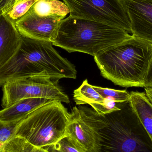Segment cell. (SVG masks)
<instances>
[{
	"instance_id": "cell-13",
	"label": "cell",
	"mask_w": 152,
	"mask_h": 152,
	"mask_svg": "<svg viewBox=\"0 0 152 152\" xmlns=\"http://www.w3.org/2000/svg\"><path fill=\"white\" fill-rule=\"evenodd\" d=\"M130 94V101L137 115L152 141V103L145 92Z\"/></svg>"
},
{
	"instance_id": "cell-7",
	"label": "cell",
	"mask_w": 152,
	"mask_h": 152,
	"mask_svg": "<svg viewBox=\"0 0 152 152\" xmlns=\"http://www.w3.org/2000/svg\"><path fill=\"white\" fill-rule=\"evenodd\" d=\"M50 78L34 76L10 80L2 87V107L7 108L22 99L43 98L69 103L68 96Z\"/></svg>"
},
{
	"instance_id": "cell-1",
	"label": "cell",
	"mask_w": 152,
	"mask_h": 152,
	"mask_svg": "<svg viewBox=\"0 0 152 152\" xmlns=\"http://www.w3.org/2000/svg\"><path fill=\"white\" fill-rule=\"evenodd\" d=\"M119 110L104 115L80 105L78 109L99 133L98 152H152V141L130 101L118 103Z\"/></svg>"
},
{
	"instance_id": "cell-21",
	"label": "cell",
	"mask_w": 152,
	"mask_h": 152,
	"mask_svg": "<svg viewBox=\"0 0 152 152\" xmlns=\"http://www.w3.org/2000/svg\"><path fill=\"white\" fill-rule=\"evenodd\" d=\"M18 0H0V16L7 14Z\"/></svg>"
},
{
	"instance_id": "cell-14",
	"label": "cell",
	"mask_w": 152,
	"mask_h": 152,
	"mask_svg": "<svg viewBox=\"0 0 152 152\" xmlns=\"http://www.w3.org/2000/svg\"><path fill=\"white\" fill-rule=\"evenodd\" d=\"M31 9L38 16L53 17L61 20L70 13L67 5L59 0H39Z\"/></svg>"
},
{
	"instance_id": "cell-6",
	"label": "cell",
	"mask_w": 152,
	"mask_h": 152,
	"mask_svg": "<svg viewBox=\"0 0 152 152\" xmlns=\"http://www.w3.org/2000/svg\"><path fill=\"white\" fill-rule=\"evenodd\" d=\"M69 16L101 22L131 34L130 20L123 0H62Z\"/></svg>"
},
{
	"instance_id": "cell-9",
	"label": "cell",
	"mask_w": 152,
	"mask_h": 152,
	"mask_svg": "<svg viewBox=\"0 0 152 152\" xmlns=\"http://www.w3.org/2000/svg\"><path fill=\"white\" fill-rule=\"evenodd\" d=\"M61 20L52 17H41L30 9L25 15L15 21L22 36L52 42Z\"/></svg>"
},
{
	"instance_id": "cell-25",
	"label": "cell",
	"mask_w": 152,
	"mask_h": 152,
	"mask_svg": "<svg viewBox=\"0 0 152 152\" xmlns=\"http://www.w3.org/2000/svg\"><path fill=\"white\" fill-rule=\"evenodd\" d=\"M151 88H152V87Z\"/></svg>"
},
{
	"instance_id": "cell-12",
	"label": "cell",
	"mask_w": 152,
	"mask_h": 152,
	"mask_svg": "<svg viewBox=\"0 0 152 152\" xmlns=\"http://www.w3.org/2000/svg\"><path fill=\"white\" fill-rule=\"evenodd\" d=\"M53 102L56 101L47 98L22 99L0 110V121L9 123L22 120L37 109Z\"/></svg>"
},
{
	"instance_id": "cell-15",
	"label": "cell",
	"mask_w": 152,
	"mask_h": 152,
	"mask_svg": "<svg viewBox=\"0 0 152 152\" xmlns=\"http://www.w3.org/2000/svg\"><path fill=\"white\" fill-rule=\"evenodd\" d=\"M74 99L76 104H88L99 102L103 101V97L88 84L87 79L85 80L81 86L74 92Z\"/></svg>"
},
{
	"instance_id": "cell-4",
	"label": "cell",
	"mask_w": 152,
	"mask_h": 152,
	"mask_svg": "<svg viewBox=\"0 0 152 152\" xmlns=\"http://www.w3.org/2000/svg\"><path fill=\"white\" fill-rule=\"evenodd\" d=\"M131 36L114 26L69 16L60 22L52 44L69 53H83L94 57Z\"/></svg>"
},
{
	"instance_id": "cell-23",
	"label": "cell",
	"mask_w": 152,
	"mask_h": 152,
	"mask_svg": "<svg viewBox=\"0 0 152 152\" xmlns=\"http://www.w3.org/2000/svg\"><path fill=\"white\" fill-rule=\"evenodd\" d=\"M145 94L152 103V88L150 87L144 88Z\"/></svg>"
},
{
	"instance_id": "cell-24",
	"label": "cell",
	"mask_w": 152,
	"mask_h": 152,
	"mask_svg": "<svg viewBox=\"0 0 152 152\" xmlns=\"http://www.w3.org/2000/svg\"><path fill=\"white\" fill-rule=\"evenodd\" d=\"M4 144L0 142V152H3L4 147Z\"/></svg>"
},
{
	"instance_id": "cell-2",
	"label": "cell",
	"mask_w": 152,
	"mask_h": 152,
	"mask_svg": "<svg viewBox=\"0 0 152 152\" xmlns=\"http://www.w3.org/2000/svg\"><path fill=\"white\" fill-rule=\"evenodd\" d=\"M21 37L15 55L0 68V87L10 80L34 76L56 81L77 78L75 67L60 55L52 42Z\"/></svg>"
},
{
	"instance_id": "cell-18",
	"label": "cell",
	"mask_w": 152,
	"mask_h": 152,
	"mask_svg": "<svg viewBox=\"0 0 152 152\" xmlns=\"http://www.w3.org/2000/svg\"><path fill=\"white\" fill-rule=\"evenodd\" d=\"M39 0H18L6 15L14 21L25 15Z\"/></svg>"
},
{
	"instance_id": "cell-10",
	"label": "cell",
	"mask_w": 152,
	"mask_h": 152,
	"mask_svg": "<svg viewBox=\"0 0 152 152\" xmlns=\"http://www.w3.org/2000/svg\"><path fill=\"white\" fill-rule=\"evenodd\" d=\"M133 36L152 45V0H123Z\"/></svg>"
},
{
	"instance_id": "cell-8",
	"label": "cell",
	"mask_w": 152,
	"mask_h": 152,
	"mask_svg": "<svg viewBox=\"0 0 152 152\" xmlns=\"http://www.w3.org/2000/svg\"><path fill=\"white\" fill-rule=\"evenodd\" d=\"M66 134L81 152H98L100 150L99 133L76 106L69 113Z\"/></svg>"
},
{
	"instance_id": "cell-3",
	"label": "cell",
	"mask_w": 152,
	"mask_h": 152,
	"mask_svg": "<svg viewBox=\"0 0 152 152\" xmlns=\"http://www.w3.org/2000/svg\"><path fill=\"white\" fill-rule=\"evenodd\" d=\"M152 45L134 37L94 56L102 76L123 87L144 88Z\"/></svg>"
},
{
	"instance_id": "cell-19",
	"label": "cell",
	"mask_w": 152,
	"mask_h": 152,
	"mask_svg": "<svg viewBox=\"0 0 152 152\" xmlns=\"http://www.w3.org/2000/svg\"><path fill=\"white\" fill-rule=\"evenodd\" d=\"M89 105L99 115L110 113L120 109L118 102L109 98H104L103 101L99 102L93 103Z\"/></svg>"
},
{
	"instance_id": "cell-16",
	"label": "cell",
	"mask_w": 152,
	"mask_h": 152,
	"mask_svg": "<svg viewBox=\"0 0 152 152\" xmlns=\"http://www.w3.org/2000/svg\"><path fill=\"white\" fill-rule=\"evenodd\" d=\"M3 152H53L45 148H38L19 137L15 136L4 144Z\"/></svg>"
},
{
	"instance_id": "cell-20",
	"label": "cell",
	"mask_w": 152,
	"mask_h": 152,
	"mask_svg": "<svg viewBox=\"0 0 152 152\" xmlns=\"http://www.w3.org/2000/svg\"><path fill=\"white\" fill-rule=\"evenodd\" d=\"M53 152H81L66 137L53 146H50Z\"/></svg>"
},
{
	"instance_id": "cell-5",
	"label": "cell",
	"mask_w": 152,
	"mask_h": 152,
	"mask_svg": "<svg viewBox=\"0 0 152 152\" xmlns=\"http://www.w3.org/2000/svg\"><path fill=\"white\" fill-rule=\"evenodd\" d=\"M69 114L61 102L47 104L20 121L15 136L38 148L53 146L66 137Z\"/></svg>"
},
{
	"instance_id": "cell-17",
	"label": "cell",
	"mask_w": 152,
	"mask_h": 152,
	"mask_svg": "<svg viewBox=\"0 0 152 152\" xmlns=\"http://www.w3.org/2000/svg\"><path fill=\"white\" fill-rule=\"evenodd\" d=\"M93 87L103 98L112 99L118 103L127 102L130 99V93L126 90H116L96 86Z\"/></svg>"
},
{
	"instance_id": "cell-11",
	"label": "cell",
	"mask_w": 152,
	"mask_h": 152,
	"mask_svg": "<svg viewBox=\"0 0 152 152\" xmlns=\"http://www.w3.org/2000/svg\"><path fill=\"white\" fill-rule=\"evenodd\" d=\"M21 42L15 21L6 14L0 16V68L15 55Z\"/></svg>"
},
{
	"instance_id": "cell-22",
	"label": "cell",
	"mask_w": 152,
	"mask_h": 152,
	"mask_svg": "<svg viewBox=\"0 0 152 152\" xmlns=\"http://www.w3.org/2000/svg\"><path fill=\"white\" fill-rule=\"evenodd\" d=\"M152 87V54L147 75L145 80L144 88Z\"/></svg>"
}]
</instances>
